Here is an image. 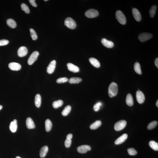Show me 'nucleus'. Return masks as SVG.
Returning <instances> with one entry per match:
<instances>
[{
  "instance_id": "23",
  "label": "nucleus",
  "mask_w": 158,
  "mask_h": 158,
  "mask_svg": "<svg viewBox=\"0 0 158 158\" xmlns=\"http://www.w3.org/2000/svg\"><path fill=\"white\" fill-rule=\"evenodd\" d=\"M6 24L10 28H14L16 26V23L15 20L12 19H7Z\"/></svg>"
},
{
  "instance_id": "33",
  "label": "nucleus",
  "mask_w": 158,
  "mask_h": 158,
  "mask_svg": "<svg viewBox=\"0 0 158 158\" xmlns=\"http://www.w3.org/2000/svg\"><path fill=\"white\" fill-rule=\"evenodd\" d=\"M158 122L156 121H153L151 122L149 124L148 126H147V129L149 130H151V129H154L157 125Z\"/></svg>"
},
{
  "instance_id": "15",
  "label": "nucleus",
  "mask_w": 158,
  "mask_h": 158,
  "mask_svg": "<svg viewBox=\"0 0 158 158\" xmlns=\"http://www.w3.org/2000/svg\"><path fill=\"white\" fill-rule=\"evenodd\" d=\"M133 16L135 20L137 21H140L141 20V15L138 10L136 8H134L132 10Z\"/></svg>"
},
{
  "instance_id": "5",
  "label": "nucleus",
  "mask_w": 158,
  "mask_h": 158,
  "mask_svg": "<svg viewBox=\"0 0 158 158\" xmlns=\"http://www.w3.org/2000/svg\"><path fill=\"white\" fill-rule=\"evenodd\" d=\"M153 35L151 33H142L139 35L138 38L141 42H143L151 39L153 37Z\"/></svg>"
},
{
  "instance_id": "44",
  "label": "nucleus",
  "mask_w": 158,
  "mask_h": 158,
  "mask_svg": "<svg viewBox=\"0 0 158 158\" xmlns=\"http://www.w3.org/2000/svg\"><path fill=\"white\" fill-rule=\"evenodd\" d=\"M2 106L1 105H0V110L2 109Z\"/></svg>"
},
{
  "instance_id": "19",
  "label": "nucleus",
  "mask_w": 158,
  "mask_h": 158,
  "mask_svg": "<svg viewBox=\"0 0 158 158\" xmlns=\"http://www.w3.org/2000/svg\"><path fill=\"white\" fill-rule=\"evenodd\" d=\"M89 61L91 64L95 67L99 68L100 67V63L97 59L94 58H89Z\"/></svg>"
},
{
  "instance_id": "40",
  "label": "nucleus",
  "mask_w": 158,
  "mask_h": 158,
  "mask_svg": "<svg viewBox=\"0 0 158 158\" xmlns=\"http://www.w3.org/2000/svg\"><path fill=\"white\" fill-rule=\"evenodd\" d=\"M29 1L30 3L32 6L34 7H37V5L36 3L35 0H29Z\"/></svg>"
},
{
  "instance_id": "9",
  "label": "nucleus",
  "mask_w": 158,
  "mask_h": 158,
  "mask_svg": "<svg viewBox=\"0 0 158 158\" xmlns=\"http://www.w3.org/2000/svg\"><path fill=\"white\" fill-rule=\"evenodd\" d=\"M56 65V61L53 60L50 62L47 68V71L49 74H52L54 72Z\"/></svg>"
},
{
  "instance_id": "22",
  "label": "nucleus",
  "mask_w": 158,
  "mask_h": 158,
  "mask_svg": "<svg viewBox=\"0 0 158 158\" xmlns=\"http://www.w3.org/2000/svg\"><path fill=\"white\" fill-rule=\"evenodd\" d=\"M41 98L39 94L36 95L35 99V105L37 108L41 106Z\"/></svg>"
},
{
  "instance_id": "37",
  "label": "nucleus",
  "mask_w": 158,
  "mask_h": 158,
  "mask_svg": "<svg viewBox=\"0 0 158 158\" xmlns=\"http://www.w3.org/2000/svg\"><path fill=\"white\" fill-rule=\"evenodd\" d=\"M102 105V103L101 102H98L95 105L94 107V109L95 111L97 112L100 109V107Z\"/></svg>"
},
{
  "instance_id": "17",
  "label": "nucleus",
  "mask_w": 158,
  "mask_h": 158,
  "mask_svg": "<svg viewBox=\"0 0 158 158\" xmlns=\"http://www.w3.org/2000/svg\"><path fill=\"white\" fill-rule=\"evenodd\" d=\"M26 124L27 128L28 129H33L35 127L34 122L30 117H28L27 118Z\"/></svg>"
},
{
  "instance_id": "7",
  "label": "nucleus",
  "mask_w": 158,
  "mask_h": 158,
  "mask_svg": "<svg viewBox=\"0 0 158 158\" xmlns=\"http://www.w3.org/2000/svg\"><path fill=\"white\" fill-rule=\"evenodd\" d=\"M39 55V53L37 51L33 52L29 57L28 60V63L29 65H32L37 60Z\"/></svg>"
},
{
  "instance_id": "13",
  "label": "nucleus",
  "mask_w": 158,
  "mask_h": 158,
  "mask_svg": "<svg viewBox=\"0 0 158 158\" xmlns=\"http://www.w3.org/2000/svg\"><path fill=\"white\" fill-rule=\"evenodd\" d=\"M68 69L69 71L74 73H77L79 71V68L78 67L71 63H68L67 64Z\"/></svg>"
},
{
  "instance_id": "32",
  "label": "nucleus",
  "mask_w": 158,
  "mask_h": 158,
  "mask_svg": "<svg viewBox=\"0 0 158 158\" xmlns=\"http://www.w3.org/2000/svg\"><path fill=\"white\" fill-rule=\"evenodd\" d=\"M21 9L23 11H24L27 14L29 13L30 12L29 7L25 3H22L21 5Z\"/></svg>"
},
{
  "instance_id": "29",
  "label": "nucleus",
  "mask_w": 158,
  "mask_h": 158,
  "mask_svg": "<svg viewBox=\"0 0 158 158\" xmlns=\"http://www.w3.org/2000/svg\"><path fill=\"white\" fill-rule=\"evenodd\" d=\"M134 69L135 71L137 74H142V72L141 71L140 65L139 63L138 62L136 63L134 65Z\"/></svg>"
},
{
  "instance_id": "18",
  "label": "nucleus",
  "mask_w": 158,
  "mask_h": 158,
  "mask_svg": "<svg viewBox=\"0 0 158 158\" xmlns=\"http://www.w3.org/2000/svg\"><path fill=\"white\" fill-rule=\"evenodd\" d=\"M17 128V121L16 120H14L11 122L10 125V129L12 132H16Z\"/></svg>"
},
{
  "instance_id": "39",
  "label": "nucleus",
  "mask_w": 158,
  "mask_h": 158,
  "mask_svg": "<svg viewBox=\"0 0 158 158\" xmlns=\"http://www.w3.org/2000/svg\"><path fill=\"white\" fill-rule=\"evenodd\" d=\"M9 41L6 39H2L0 40V46H6L9 43Z\"/></svg>"
},
{
  "instance_id": "10",
  "label": "nucleus",
  "mask_w": 158,
  "mask_h": 158,
  "mask_svg": "<svg viewBox=\"0 0 158 158\" xmlns=\"http://www.w3.org/2000/svg\"><path fill=\"white\" fill-rule=\"evenodd\" d=\"M91 150V147L87 145H84L79 146L77 148L78 152L80 153H84Z\"/></svg>"
},
{
  "instance_id": "16",
  "label": "nucleus",
  "mask_w": 158,
  "mask_h": 158,
  "mask_svg": "<svg viewBox=\"0 0 158 158\" xmlns=\"http://www.w3.org/2000/svg\"><path fill=\"white\" fill-rule=\"evenodd\" d=\"M128 138V135L126 134H123L117 138L115 142V144L119 145L125 142Z\"/></svg>"
},
{
  "instance_id": "20",
  "label": "nucleus",
  "mask_w": 158,
  "mask_h": 158,
  "mask_svg": "<svg viewBox=\"0 0 158 158\" xmlns=\"http://www.w3.org/2000/svg\"><path fill=\"white\" fill-rule=\"evenodd\" d=\"M48 151V148L47 146H45L42 147L40 151V157L42 158H44L46 156Z\"/></svg>"
},
{
  "instance_id": "26",
  "label": "nucleus",
  "mask_w": 158,
  "mask_h": 158,
  "mask_svg": "<svg viewBox=\"0 0 158 158\" xmlns=\"http://www.w3.org/2000/svg\"><path fill=\"white\" fill-rule=\"evenodd\" d=\"M101 124L102 122L101 121H99V120L97 121L90 125V128L92 130L96 129L99 127Z\"/></svg>"
},
{
  "instance_id": "45",
  "label": "nucleus",
  "mask_w": 158,
  "mask_h": 158,
  "mask_svg": "<svg viewBox=\"0 0 158 158\" xmlns=\"http://www.w3.org/2000/svg\"><path fill=\"white\" fill-rule=\"evenodd\" d=\"M16 158H21L19 156H16Z\"/></svg>"
},
{
  "instance_id": "6",
  "label": "nucleus",
  "mask_w": 158,
  "mask_h": 158,
  "mask_svg": "<svg viewBox=\"0 0 158 158\" xmlns=\"http://www.w3.org/2000/svg\"><path fill=\"white\" fill-rule=\"evenodd\" d=\"M126 121L125 120H121L117 122L115 124L114 129L117 131H121L125 127L126 125Z\"/></svg>"
},
{
  "instance_id": "43",
  "label": "nucleus",
  "mask_w": 158,
  "mask_h": 158,
  "mask_svg": "<svg viewBox=\"0 0 158 158\" xmlns=\"http://www.w3.org/2000/svg\"><path fill=\"white\" fill-rule=\"evenodd\" d=\"M156 106L158 107V100L156 102Z\"/></svg>"
},
{
  "instance_id": "31",
  "label": "nucleus",
  "mask_w": 158,
  "mask_h": 158,
  "mask_svg": "<svg viewBox=\"0 0 158 158\" xmlns=\"http://www.w3.org/2000/svg\"><path fill=\"white\" fill-rule=\"evenodd\" d=\"M157 6L155 5H154L151 6V9L150 10L149 13L150 17L151 18H153L156 13L157 9Z\"/></svg>"
},
{
  "instance_id": "21",
  "label": "nucleus",
  "mask_w": 158,
  "mask_h": 158,
  "mask_svg": "<svg viewBox=\"0 0 158 158\" xmlns=\"http://www.w3.org/2000/svg\"><path fill=\"white\" fill-rule=\"evenodd\" d=\"M126 103L127 105L129 106H131L134 104V100L132 95L128 94L126 97Z\"/></svg>"
},
{
  "instance_id": "11",
  "label": "nucleus",
  "mask_w": 158,
  "mask_h": 158,
  "mask_svg": "<svg viewBox=\"0 0 158 158\" xmlns=\"http://www.w3.org/2000/svg\"><path fill=\"white\" fill-rule=\"evenodd\" d=\"M28 50L27 48L25 46H21L18 50L17 54L18 56L20 57H23L25 56L27 54Z\"/></svg>"
},
{
  "instance_id": "14",
  "label": "nucleus",
  "mask_w": 158,
  "mask_h": 158,
  "mask_svg": "<svg viewBox=\"0 0 158 158\" xmlns=\"http://www.w3.org/2000/svg\"><path fill=\"white\" fill-rule=\"evenodd\" d=\"M101 42L104 46L108 48H111L114 46L113 42L111 41H109L105 38L102 39Z\"/></svg>"
},
{
  "instance_id": "1",
  "label": "nucleus",
  "mask_w": 158,
  "mask_h": 158,
  "mask_svg": "<svg viewBox=\"0 0 158 158\" xmlns=\"http://www.w3.org/2000/svg\"><path fill=\"white\" fill-rule=\"evenodd\" d=\"M118 87L117 84L113 82L109 85L108 88V94L110 97L116 96L117 94Z\"/></svg>"
},
{
  "instance_id": "24",
  "label": "nucleus",
  "mask_w": 158,
  "mask_h": 158,
  "mask_svg": "<svg viewBox=\"0 0 158 158\" xmlns=\"http://www.w3.org/2000/svg\"><path fill=\"white\" fill-rule=\"evenodd\" d=\"M82 81V79L75 77L71 78L68 80V82L71 84H78Z\"/></svg>"
},
{
  "instance_id": "3",
  "label": "nucleus",
  "mask_w": 158,
  "mask_h": 158,
  "mask_svg": "<svg viewBox=\"0 0 158 158\" xmlns=\"http://www.w3.org/2000/svg\"><path fill=\"white\" fill-rule=\"evenodd\" d=\"M64 24L67 27L72 29H75L76 26L75 21L71 17H67L65 19Z\"/></svg>"
},
{
  "instance_id": "8",
  "label": "nucleus",
  "mask_w": 158,
  "mask_h": 158,
  "mask_svg": "<svg viewBox=\"0 0 158 158\" xmlns=\"http://www.w3.org/2000/svg\"><path fill=\"white\" fill-rule=\"evenodd\" d=\"M136 96L137 101L140 104L143 103L145 100L144 94L141 90H138L137 92Z\"/></svg>"
},
{
  "instance_id": "4",
  "label": "nucleus",
  "mask_w": 158,
  "mask_h": 158,
  "mask_svg": "<svg viewBox=\"0 0 158 158\" xmlns=\"http://www.w3.org/2000/svg\"><path fill=\"white\" fill-rule=\"evenodd\" d=\"M85 16L89 18H93L98 16L99 15V12L96 10L94 9H90L87 10L85 12Z\"/></svg>"
},
{
  "instance_id": "46",
  "label": "nucleus",
  "mask_w": 158,
  "mask_h": 158,
  "mask_svg": "<svg viewBox=\"0 0 158 158\" xmlns=\"http://www.w3.org/2000/svg\"><path fill=\"white\" fill-rule=\"evenodd\" d=\"M44 1H47L48 0H44Z\"/></svg>"
},
{
  "instance_id": "27",
  "label": "nucleus",
  "mask_w": 158,
  "mask_h": 158,
  "mask_svg": "<svg viewBox=\"0 0 158 158\" xmlns=\"http://www.w3.org/2000/svg\"><path fill=\"white\" fill-rule=\"evenodd\" d=\"M63 104V100H59L53 102V106L54 108L57 109L62 106Z\"/></svg>"
},
{
  "instance_id": "25",
  "label": "nucleus",
  "mask_w": 158,
  "mask_h": 158,
  "mask_svg": "<svg viewBox=\"0 0 158 158\" xmlns=\"http://www.w3.org/2000/svg\"><path fill=\"white\" fill-rule=\"evenodd\" d=\"M45 128L47 132H49L51 130L52 127V123L49 119H47L45 121Z\"/></svg>"
},
{
  "instance_id": "12",
  "label": "nucleus",
  "mask_w": 158,
  "mask_h": 158,
  "mask_svg": "<svg viewBox=\"0 0 158 158\" xmlns=\"http://www.w3.org/2000/svg\"><path fill=\"white\" fill-rule=\"evenodd\" d=\"M9 68L13 71H19L21 68V64L17 63L12 62L8 65Z\"/></svg>"
},
{
  "instance_id": "41",
  "label": "nucleus",
  "mask_w": 158,
  "mask_h": 158,
  "mask_svg": "<svg viewBox=\"0 0 158 158\" xmlns=\"http://www.w3.org/2000/svg\"><path fill=\"white\" fill-rule=\"evenodd\" d=\"M73 137V135L72 134H69L67 136V139H71Z\"/></svg>"
},
{
  "instance_id": "35",
  "label": "nucleus",
  "mask_w": 158,
  "mask_h": 158,
  "mask_svg": "<svg viewBox=\"0 0 158 158\" xmlns=\"http://www.w3.org/2000/svg\"><path fill=\"white\" fill-rule=\"evenodd\" d=\"M68 79L66 77H62L58 78L56 80V82L58 84L63 83L68 81Z\"/></svg>"
},
{
  "instance_id": "42",
  "label": "nucleus",
  "mask_w": 158,
  "mask_h": 158,
  "mask_svg": "<svg viewBox=\"0 0 158 158\" xmlns=\"http://www.w3.org/2000/svg\"><path fill=\"white\" fill-rule=\"evenodd\" d=\"M155 65L158 68V58H157L155 59Z\"/></svg>"
},
{
  "instance_id": "34",
  "label": "nucleus",
  "mask_w": 158,
  "mask_h": 158,
  "mask_svg": "<svg viewBox=\"0 0 158 158\" xmlns=\"http://www.w3.org/2000/svg\"><path fill=\"white\" fill-rule=\"evenodd\" d=\"M30 31L32 39L34 41H35L37 38V36L35 31L33 28H30Z\"/></svg>"
},
{
  "instance_id": "2",
  "label": "nucleus",
  "mask_w": 158,
  "mask_h": 158,
  "mask_svg": "<svg viewBox=\"0 0 158 158\" xmlns=\"http://www.w3.org/2000/svg\"><path fill=\"white\" fill-rule=\"evenodd\" d=\"M116 18L119 23L125 25L126 23V19L125 15L120 10H117L116 13Z\"/></svg>"
},
{
  "instance_id": "28",
  "label": "nucleus",
  "mask_w": 158,
  "mask_h": 158,
  "mask_svg": "<svg viewBox=\"0 0 158 158\" xmlns=\"http://www.w3.org/2000/svg\"><path fill=\"white\" fill-rule=\"evenodd\" d=\"M71 110V107L70 106L67 105L65 107L64 110L62 112V115L63 116H66L68 114Z\"/></svg>"
},
{
  "instance_id": "36",
  "label": "nucleus",
  "mask_w": 158,
  "mask_h": 158,
  "mask_svg": "<svg viewBox=\"0 0 158 158\" xmlns=\"http://www.w3.org/2000/svg\"><path fill=\"white\" fill-rule=\"evenodd\" d=\"M127 151L128 153L131 155H137V151L133 148L128 149Z\"/></svg>"
},
{
  "instance_id": "30",
  "label": "nucleus",
  "mask_w": 158,
  "mask_h": 158,
  "mask_svg": "<svg viewBox=\"0 0 158 158\" xmlns=\"http://www.w3.org/2000/svg\"><path fill=\"white\" fill-rule=\"evenodd\" d=\"M150 147L153 149L155 151H158V143L153 141H150L149 143Z\"/></svg>"
},
{
  "instance_id": "38",
  "label": "nucleus",
  "mask_w": 158,
  "mask_h": 158,
  "mask_svg": "<svg viewBox=\"0 0 158 158\" xmlns=\"http://www.w3.org/2000/svg\"><path fill=\"white\" fill-rule=\"evenodd\" d=\"M72 140L67 139L65 142V146L67 148L69 147L70 146L71 143H72Z\"/></svg>"
}]
</instances>
